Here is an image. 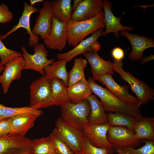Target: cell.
I'll return each instance as SVG.
<instances>
[{
	"instance_id": "cell-12",
	"label": "cell",
	"mask_w": 154,
	"mask_h": 154,
	"mask_svg": "<svg viewBox=\"0 0 154 154\" xmlns=\"http://www.w3.org/2000/svg\"><path fill=\"white\" fill-rule=\"evenodd\" d=\"M67 22L52 18L51 28L48 36L44 40L46 46L52 50H62L67 43Z\"/></svg>"
},
{
	"instance_id": "cell-3",
	"label": "cell",
	"mask_w": 154,
	"mask_h": 154,
	"mask_svg": "<svg viewBox=\"0 0 154 154\" xmlns=\"http://www.w3.org/2000/svg\"><path fill=\"white\" fill-rule=\"evenodd\" d=\"M60 107V117L67 123L82 131L89 124L91 107L87 100L76 104L69 101Z\"/></svg>"
},
{
	"instance_id": "cell-19",
	"label": "cell",
	"mask_w": 154,
	"mask_h": 154,
	"mask_svg": "<svg viewBox=\"0 0 154 154\" xmlns=\"http://www.w3.org/2000/svg\"><path fill=\"white\" fill-rule=\"evenodd\" d=\"M112 4L108 0L103 1V8L104 11V23L106 29L104 31L103 35L104 36L110 33H114V36L119 38V31L126 30L130 31L133 29V27H125L123 26L120 21L122 19L121 16L117 17L112 11Z\"/></svg>"
},
{
	"instance_id": "cell-41",
	"label": "cell",
	"mask_w": 154,
	"mask_h": 154,
	"mask_svg": "<svg viewBox=\"0 0 154 154\" xmlns=\"http://www.w3.org/2000/svg\"><path fill=\"white\" fill-rule=\"evenodd\" d=\"M82 0H74L72 6V10L73 11L78 6Z\"/></svg>"
},
{
	"instance_id": "cell-14",
	"label": "cell",
	"mask_w": 154,
	"mask_h": 154,
	"mask_svg": "<svg viewBox=\"0 0 154 154\" xmlns=\"http://www.w3.org/2000/svg\"><path fill=\"white\" fill-rule=\"evenodd\" d=\"M102 0H82L72 14L71 20L79 21L93 18L103 13Z\"/></svg>"
},
{
	"instance_id": "cell-22",
	"label": "cell",
	"mask_w": 154,
	"mask_h": 154,
	"mask_svg": "<svg viewBox=\"0 0 154 154\" xmlns=\"http://www.w3.org/2000/svg\"><path fill=\"white\" fill-rule=\"evenodd\" d=\"M37 115L31 113L18 115L10 118L15 133L23 136L26 134L34 126Z\"/></svg>"
},
{
	"instance_id": "cell-9",
	"label": "cell",
	"mask_w": 154,
	"mask_h": 154,
	"mask_svg": "<svg viewBox=\"0 0 154 154\" xmlns=\"http://www.w3.org/2000/svg\"><path fill=\"white\" fill-rule=\"evenodd\" d=\"M96 80L105 85L107 89L127 105L134 108L140 107L141 102L136 97L129 93V87L118 84L111 74L100 76Z\"/></svg>"
},
{
	"instance_id": "cell-31",
	"label": "cell",
	"mask_w": 154,
	"mask_h": 154,
	"mask_svg": "<svg viewBox=\"0 0 154 154\" xmlns=\"http://www.w3.org/2000/svg\"><path fill=\"white\" fill-rule=\"evenodd\" d=\"M31 154H56L49 136L32 140Z\"/></svg>"
},
{
	"instance_id": "cell-2",
	"label": "cell",
	"mask_w": 154,
	"mask_h": 154,
	"mask_svg": "<svg viewBox=\"0 0 154 154\" xmlns=\"http://www.w3.org/2000/svg\"><path fill=\"white\" fill-rule=\"evenodd\" d=\"M104 13L89 19L67 22V42L73 48L86 36L104 28Z\"/></svg>"
},
{
	"instance_id": "cell-15",
	"label": "cell",
	"mask_w": 154,
	"mask_h": 154,
	"mask_svg": "<svg viewBox=\"0 0 154 154\" xmlns=\"http://www.w3.org/2000/svg\"><path fill=\"white\" fill-rule=\"evenodd\" d=\"M23 5V10L18 24L6 34L0 35V39L1 40H3L20 28H23L26 30V33L29 34L30 36L28 45L30 47H34L39 44V38L38 36L34 35L32 32L30 25V18L31 14L38 12L39 9L37 7L31 6L25 1H24Z\"/></svg>"
},
{
	"instance_id": "cell-17",
	"label": "cell",
	"mask_w": 154,
	"mask_h": 154,
	"mask_svg": "<svg viewBox=\"0 0 154 154\" xmlns=\"http://www.w3.org/2000/svg\"><path fill=\"white\" fill-rule=\"evenodd\" d=\"M110 127L108 123L103 124H89L82 132L93 146L100 148H113L107 137V133Z\"/></svg>"
},
{
	"instance_id": "cell-24",
	"label": "cell",
	"mask_w": 154,
	"mask_h": 154,
	"mask_svg": "<svg viewBox=\"0 0 154 154\" xmlns=\"http://www.w3.org/2000/svg\"><path fill=\"white\" fill-rule=\"evenodd\" d=\"M67 62L64 60L54 61L44 69L45 75L50 78H56L63 82L68 87V73L67 70Z\"/></svg>"
},
{
	"instance_id": "cell-36",
	"label": "cell",
	"mask_w": 154,
	"mask_h": 154,
	"mask_svg": "<svg viewBox=\"0 0 154 154\" xmlns=\"http://www.w3.org/2000/svg\"><path fill=\"white\" fill-rule=\"evenodd\" d=\"M13 17V14L9 10L7 6L4 3H0V23H9Z\"/></svg>"
},
{
	"instance_id": "cell-26",
	"label": "cell",
	"mask_w": 154,
	"mask_h": 154,
	"mask_svg": "<svg viewBox=\"0 0 154 154\" xmlns=\"http://www.w3.org/2000/svg\"><path fill=\"white\" fill-rule=\"evenodd\" d=\"M136 137L141 141H154V118L143 117L137 122L135 129Z\"/></svg>"
},
{
	"instance_id": "cell-20",
	"label": "cell",
	"mask_w": 154,
	"mask_h": 154,
	"mask_svg": "<svg viewBox=\"0 0 154 154\" xmlns=\"http://www.w3.org/2000/svg\"><path fill=\"white\" fill-rule=\"evenodd\" d=\"M86 58L91 68L93 78L96 80L100 76L108 74H114L113 64L110 60L106 61L102 58L97 52L92 51L82 54Z\"/></svg>"
},
{
	"instance_id": "cell-1",
	"label": "cell",
	"mask_w": 154,
	"mask_h": 154,
	"mask_svg": "<svg viewBox=\"0 0 154 154\" xmlns=\"http://www.w3.org/2000/svg\"><path fill=\"white\" fill-rule=\"evenodd\" d=\"M87 80L92 91L100 98L106 111L125 114L139 120L144 117L140 112V107L134 108L127 105L106 88L97 84L91 77Z\"/></svg>"
},
{
	"instance_id": "cell-40",
	"label": "cell",
	"mask_w": 154,
	"mask_h": 154,
	"mask_svg": "<svg viewBox=\"0 0 154 154\" xmlns=\"http://www.w3.org/2000/svg\"><path fill=\"white\" fill-rule=\"evenodd\" d=\"M30 4L31 6H33L36 3L39 2L44 3V0H30Z\"/></svg>"
},
{
	"instance_id": "cell-30",
	"label": "cell",
	"mask_w": 154,
	"mask_h": 154,
	"mask_svg": "<svg viewBox=\"0 0 154 154\" xmlns=\"http://www.w3.org/2000/svg\"><path fill=\"white\" fill-rule=\"evenodd\" d=\"M32 113L41 116L43 114L40 110L36 109L29 106L21 107L12 108L7 107L0 104V120L10 118L16 116L26 113Z\"/></svg>"
},
{
	"instance_id": "cell-23",
	"label": "cell",
	"mask_w": 154,
	"mask_h": 154,
	"mask_svg": "<svg viewBox=\"0 0 154 154\" xmlns=\"http://www.w3.org/2000/svg\"><path fill=\"white\" fill-rule=\"evenodd\" d=\"M70 101L76 104L86 100L93 93L86 79L78 81L67 87Z\"/></svg>"
},
{
	"instance_id": "cell-39",
	"label": "cell",
	"mask_w": 154,
	"mask_h": 154,
	"mask_svg": "<svg viewBox=\"0 0 154 154\" xmlns=\"http://www.w3.org/2000/svg\"><path fill=\"white\" fill-rule=\"evenodd\" d=\"M154 60V55H150L149 56L143 57L141 62V64H143L146 62Z\"/></svg>"
},
{
	"instance_id": "cell-34",
	"label": "cell",
	"mask_w": 154,
	"mask_h": 154,
	"mask_svg": "<svg viewBox=\"0 0 154 154\" xmlns=\"http://www.w3.org/2000/svg\"><path fill=\"white\" fill-rule=\"evenodd\" d=\"M49 136L54 145L56 154H74L68 145L52 132Z\"/></svg>"
},
{
	"instance_id": "cell-16",
	"label": "cell",
	"mask_w": 154,
	"mask_h": 154,
	"mask_svg": "<svg viewBox=\"0 0 154 154\" xmlns=\"http://www.w3.org/2000/svg\"><path fill=\"white\" fill-rule=\"evenodd\" d=\"M38 12L39 15L31 31L34 35L40 36L43 40L50 33L53 16L49 1H44Z\"/></svg>"
},
{
	"instance_id": "cell-27",
	"label": "cell",
	"mask_w": 154,
	"mask_h": 154,
	"mask_svg": "<svg viewBox=\"0 0 154 154\" xmlns=\"http://www.w3.org/2000/svg\"><path fill=\"white\" fill-rule=\"evenodd\" d=\"M108 117V123L111 126H122L134 132L139 120L134 117L122 113L110 112Z\"/></svg>"
},
{
	"instance_id": "cell-35",
	"label": "cell",
	"mask_w": 154,
	"mask_h": 154,
	"mask_svg": "<svg viewBox=\"0 0 154 154\" xmlns=\"http://www.w3.org/2000/svg\"><path fill=\"white\" fill-rule=\"evenodd\" d=\"M22 56L20 52L7 48L0 39V61L2 65L4 66L9 61L14 57Z\"/></svg>"
},
{
	"instance_id": "cell-21",
	"label": "cell",
	"mask_w": 154,
	"mask_h": 154,
	"mask_svg": "<svg viewBox=\"0 0 154 154\" xmlns=\"http://www.w3.org/2000/svg\"><path fill=\"white\" fill-rule=\"evenodd\" d=\"M86 100L91 107L90 114L88 118L89 124H103L108 122V114L101 102L95 94H92Z\"/></svg>"
},
{
	"instance_id": "cell-43",
	"label": "cell",
	"mask_w": 154,
	"mask_h": 154,
	"mask_svg": "<svg viewBox=\"0 0 154 154\" xmlns=\"http://www.w3.org/2000/svg\"><path fill=\"white\" fill-rule=\"evenodd\" d=\"M78 154H84L83 153H82V152Z\"/></svg>"
},
{
	"instance_id": "cell-33",
	"label": "cell",
	"mask_w": 154,
	"mask_h": 154,
	"mask_svg": "<svg viewBox=\"0 0 154 154\" xmlns=\"http://www.w3.org/2000/svg\"><path fill=\"white\" fill-rule=\"evenodd\" d=\"M81 148V152L84 154H113L114 151L113 148H100L93 146L84 135Z\"/></svg>"
},
{
	"instance_id": "cell-5",
	"label": "cell",
	"mask_w": 154,
	"mask_h": 154,
	"mask_svg": "<svg viewBox=\"0 0 154 154\" xmlns=\"http://www.w3.org/2000/svg\"><path fill=\"white\" fill-rule=\"evenodd\" d=\"M113 64L114 72L117 73L121 79L129 84L132 91L135 94L141 104H146L149 100H154V90L128 72H125L123 68V63L122 60L117 61L114 60Z\"/></svg>"
},
{
	"instance_id": "cell-4",
	"label": "cell",
	"mask_w": 154,
	"mask_h": 154,
	"mask_svg": "<svg viewBox=\"0 0 154 154\" xmlns=\"http://www.w3.org/2000/svg\"><path fill=\"white\" fill-rule=\"evenodd\" d=\"M51 84V79L45 75L32 82L30 86L31 108L40 110L53 106Z\"/></svg>"
},
{
	"instance_id": "cell-10",
	"label": "cell",
	"mask_w": 154,
	"mask_h": 154,
	"mask_svg": "<svg viewBox=\"0 0 154 154\" xmlns=\"http://www.w3.org/2000/svg\"><path fill=\"white\" fill-rule=\"evenodd\" d=\"M107 139L113 147L130 146L135 148L141 141L135 136L134 132L124 127L111 126L107 134Z\"/></svg>"
},
{
	"instance_id": "cell-11",
	"label": "cell",
	"mask_w": 154,
	"mask_h": 154,
	"mask_svg": "<svg viewBox=\"0 0 154 154\" xmlns=\"http://www.w3.org/2000/svg\"><path fill=\"white\" fill-rule=\"evenodd\" d=\"M24 67L25 61L22 56L13 58L4 65L0 76V83L4 94L7 92L13 81L20 79Z\"/></svg>"
},
{
	"instance_id": "cell-29",
	"label": "cell",
	"mask_w": 154,
	"mask_h": 154,
	"mask_svg": "<svg viewBox=\"0 0 154 154\" xmlns=\"http://www.w3.org/2000/svg\"><path fill=\"white\" fill-rule=\"evenodd\" d=\"M88 62L81 57L74 59L73 66L68 73V86L79 81L86 79L84 69L87 67Z\"/></svg>"
},
{
	"instance_id": "cell-18",
	"label": "cell",
	"mask_w": 154,
	"mask_h": 154,
	"mask_svg": "<svg viewBox=\"0 0 154 154\" xmlns=\"http://www.w3.org/2000/svg\"><path fill=\"white\" fill-rule=\"evenodd\" d=\"M120 34L121 36H125L131 43L132 50L128 56L129 58L132 60H141L143 57V53L144 50L147 48L154 47V41L153 38L135 34H132L126 30L121 31Z\"/></svg>"
},
{
	"instance_id": "cell-7",
	"label": "cell",
	"mask_w": 154,
	"mask_h": 154,
	"mask_svg": "<svg viewBox=\"0 0 154 154\" xmlns=\"http://www.w3.org/2000/svg\"><path fill=\"white\" fill-rule=\"evenodd\" d=\"M21 50L25 61L24 69L36 71L42 76L45 75L44 68L55 61L54 59L48 58V52L42 43L34 47V53L32 54L28 53L23 46H21Z\"/></svg>"
},
{
	"instance_id": "cell-13",
	"label": "cell",
	"mask_w": 154,
	"mask_h": 154,
	"mask_svg": "<svg viewBox=\"0 0 154 154\" xmlns=\"http://www.w3.org/2000/svg\"><path fill=\"white\" fill-rule=\"evenodd\" d=\"M28 138L14 133L0 137V154H27Z\"/></svg>"
},
{
	"instance_id": "cell-42",
	"label": "cell",
	"mask_w": 154,
	"mask_h": 154,
	"mask_svg": "<svg viewBox=\"0 0 154 154\" xmlns=\"http://www.w3.org/2000/svg\"><path fill=\"white\" fill-rule=\"evenodd\" d=\"M4 68V66L2 65L0 63V76L1 75V73L2 72Z\"/></svg>"
},
{
	"instance_id": "cell-6",
	"label": "cell",
	"mask_w": 154,
	"mask_h": 154,
	"mask_svg": "<svg viewBox=\"0 0 154 154\" xmlns=\"http://www.w3.org/2000/svg\"><path fill=\"white\" fill-rule=\"evenodd\" d=\"M52 132L65 142L74 154L81 153V143L84 135L82 131L67 123L60 117Z\"/></svg>"
},
{
	"instance_id": "cell-38",
	"label": "cell",
	"mask_w": 154,
	"mask_h": 154,
	"mask_svg": "<svg viewBox=\"0 0 154 154\" xmlns=\"http://www.w3.org/2000/svg\"><path fill=\"white\" fill-rule=\"evenodd\" d=\"M112 55L114 60L117 61L122 60L124 56L123 50L121 48L116 47L112 50Z\"/></svg>"
},
{
	"instance_id": "cell-28",
	"label": "cell",
	"mask_w": 154,
	"mask_h": 154,
	"mask_svg": "<svg viewBox=\"0 0 154 154\" xmlns=\"http://www.w3.org/2000/svg\"><path fill=\"white\" fill-rule=\"evenodd\" d=\"M51 90L53 106H61L70 101L67 86L62 81L51 79Z\"/></svg>"
},
{
	"instance_id": "cell-8",
	"label": "cell",
	"mask_w": 154,
	"mask_h": 154,
	"mask_svg": "<svg viewBox=\"0 0 154 154\" xmlns=\"http://www.w3.org/2000/svg\"><path fill=\"white\" fill-rule=\"evenodd\" d=\"M104 28H100L90 37L83 39L70 50L64 53H58L56 56L58 60H64L71 62L75 57L81 54L92 51L97 52L101 48L100 44L97 41L100 37L103 35Z\"/></svg>"
},
{
	"instance_id": "cell-37",
	"label": "cell",
	"mask_w": 154,
	"mask_h": 154,
	"mask_svg": "<svg viewBox=\"0 0 154 154\" xmlns=\"http://www.w3.org/2000/svg\"><path fill=\"white\" fill-rule=\"evenodd\" d=\"M14 133L10 118L0 120V137Z\"/></svg>"
},
{
	"instance_id": "cell-32",
	"label": "cell",
	"mask_w": 154,
	"mask_h": 154,
	"mask_svg": "<svg viewBox=\"0 0 154 154\" xmlns=\"http://www.w3.org/2000/svg\"><path fill=\"white\" fill-rule=\"evenodd\" d=\"M119 154H154V141L146 140L142 147L137 149L130 146L113 148Z\"/></svg>"
},
{
	"instance_id": "cell-25",
	"label": "cell",
	"mask_w": 154,
	"mask_h": 154,
	"mask_svg": "<svg viewBox=\"0 0 154 154\" xmlns=\"http://www.w3.org/2000/svg\"><path fill=\"white\" fill-rule=\"evenodd\" d=\"M71 0L49 1L53 17L58 21L66 22L71 20L72 6Z\"/></svg>"
}]
</instances>
